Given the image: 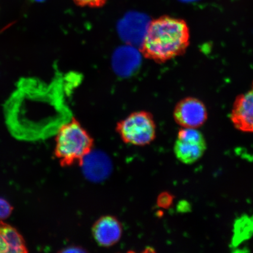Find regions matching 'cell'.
<instances>
[{"label":"cell","mask_w":253,"mask_h":253,"mask_svg":"<svg viewBox=\"0 0 253 253\" xmlns=\"http://www.w3.org/2000/svg\"><path fill=\"white\" fill-rule=\"evenodd\" d=\"M190 39L189 28L184 20L163 16L148 24L140 52L144 58L161 64L184 54Z\"/></svg>","instance_id":"6da1fadb"},{"label":"cell","mask_w":253,"mask_h":253,"mask_svg":"<svg viewBox=\"0 0 253 253\" xmlns=\"http://www.w3.org/2000/svg\"><path fill=\"white\" fill-rule=\"evenodd\" d=\"M173 200V196L168 192L160 194L158 198L157 204L160 207L167 208L170 207Z\"/></svg>","instance_id":"8fae6325"},{"label":"cell","mask_w":253,"mask_h":253,"mask_svg":"<svg viewBox=\"0 0 253 253\" xmlns=\"http://www.w3.org/2000/svg\"><path fill=\"white\" fill-rule=\"evenodd\" d=\"M230 119L238 130L253 132V83L249 90L236 97Z\"/></svg>","instance_id":"8992f818"},{"label":"cell","mask_w":253,"mask_h":253,"mask_svg":"<svg viewBox=\"0 0 253 253\" xmlns=\"http://www.w3.org/2000/svg\"><path fill=\"white\" fill-rule=\"evenodd\" d=\"M123 230L122 224L118 218L112 215H106L95 221L91 233L98 245L103 248H110L121 239Z\"/></svg>","instance_id":"52a82bcc"},{"label":"cell","mask_w":253,"mask_h":253,"mask_svg":"<svg viewBox=\"0 0 253 253\" xmlns=\"http://www.w3.org/2000/svg\"><path fill=\"white\" fill-rule=\"evenodd\" d=\"M81 7L100 8L105 5L107 0H73Z\"/></svg>","instance_id":"9c48e42d"},{"label":"cell","mask_w":253,"mask_h":253,"mask_svg":"<svg viewBox=\"0 0 253 253\" xmlns=\"http://www.w3.org/2000/svg\"><path fill=\"white\" fill-rule=\"evenodd\" d=\"M207 150L204 135L197 128L179 129L173 151L179 161L185 164H192L203 156Z\"/></svg>","instance_id":"277c9868"},{"label":"cell","mask_w":253,"mask_h":253,"mask_svg":"<svg viewBox=\"0 0 253 253\" xmlns=\"http://www.w3.org/2000/svg\"><path fill=\"white\" fill-rule=\"evenodd\" d=\"M13 208L9 202L4 198H0V221L10 216Z\"/></svg>","instance_id":"30bf717a"},{"label":"cell","mask_w":253,"mask_h":253,"mask_svg":"<svg viewBox=\"0 0 253 253\" xmlns=\"http://www.w3.org/2000/svg\"><path fill=\"white\" fill-rule=\"evenodd\" d=\"M173 114L174 120L182 128L198 129L205 124L208 117L204 103L194 97L183 98L179 101Z\"/></svg>","instance_id":"5b68a950"},{"label":"cell","mask_w":253,"mask_h":253,"mask_svg":"<svg viewBox=\"0 0 253 253\" xmlns=\"http://www.w3.org/2000/svg\"><path fill=\"white\" fill-rule=\"evenodd\" d=\"M94 140L91 135L76 118L65 123L56 135L54 154L60 165L69 167L82 166L93 150Z\"/></svg>","instance_id":"7a4b0ae2"},{"label":"cell","mask_w":253,"mask_h":253,"mask_svg":"<svg viewBox=\"0 0 253 253\" xmlns=\"http://www.w3.org/2000/svg\"><path fill=\"white\" fill-rule=\"evenodd\" d=\"M23 237L14 227L0 221V253H27Z\"/></svg>","instance_id":"ba28073f"},{"label":"cell","mask_w":253,"mask_h":253,"mask_svg":"<svg viewBox=\"0 0 253 253\" xmlns=\"http://www.w3.org/2000/svg\"><path fill=\"white\" fill-rule=\"evenodd\" d=\"M117 133L125 143L145 146L156 137L157 126L153 115L147 111H137L120 120L116 126Z\"/></svg>","instance_id":"3957f363"},{"label":"cell","mask_w":253,"mask_h":253,"mask_svg":"<svg viewBox=\"0 0 253 253\" xmlns=\"http://www.w3.org/2000/svg\"><path fill=\"white\" fill-rule=\"evenodd\" d=\"M36 1H39V0H36Z\"/></svg>","instance_id":"7c38bea8"}]
</instances>
